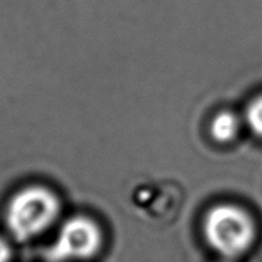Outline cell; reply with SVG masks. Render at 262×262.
<instances>
[{"instance_id": "cell-1", "label": "cell", "mask_w": 262, "mask_h": 262, "mask_svg": "<svg viewBox=\"0 0 262 262\" xmlns=\"http://www.w3.org/2000/svg\"><path fill=\"white\" fill-rule=\"evenodd\" d=\"M60 204L55 194L43 187H27L10 200L7 207V227L19 242L31 239L48 229L56 219Z\"/></svg>"}, {"instance_id": "cell-2", "label": "cell", "mask_w": 262, "mask_h": 262, "mask_svg": "<svg viewBox=\"0 0 262 262\" xmlns=\"http://www.w3.org/2000/svg\"><path fill=\"white\" fill-rule=\"evenodd\" d=\"M205 235L209 245L225 257H237L252 245L255 225L245 210L234 205H219L205 217Z\"/></svg>"}, {"instance_id": "cell-3", "label": "cell", "mask_w": 262, "mask_h": 262, "mask_svg": "<svg viewBox=\"0 0 262 262\" xmlns=\"http://www.w3.org/2000/svg\"><path fill=\"white\" fill-rule=\"evenodd\" d=\"M101 245V233L92 220L76 216L64 223L55 242L46 251L51 262L83 260L94 256Z\"/></svg>"}, {"instance_id": "cell-4", "label": "cell", "mask_w": 262, "mask_h": 262, "mask_svg": "<svg viewBox=\"0 0 262 262\" xmlns=\"http://www.w3.org/2000/svg\"><path fill=\"white\" fill-rule=\"evenodd\" d=\"M239 123L237 117L230 112H220L211 123V135L219 142H228L237 136Z\"/></svg>"}, {"instance_id": "cell-5", "label": "cell", "mask_w": 262, "mask_h": 262, "mask_svg": "<svg viewBox=\"0 0 262 262\" xmlns=\"http://www.w3.org/2000/svg\"><path fill=\"white\" fill-rule=\"evenodd\" d=\"M246 118L251 129L262 137V96H258L248 105Z\"/></svg>"}, {"instance_id": "cell-6", "label": "cell", "mask_w": 262, "mask_h": 262, "mask_svg": "<svg viewBox=\"0 0 262 262\" xmlns=\"http://www.w3.org/2000/svg\"><path fill=\"white\" fill-rule=\"evenodd\" d=\"M10 257V250L9 246L7 245L5 241L0 238V262H8Z\"/></svg>"}]
</instances>
